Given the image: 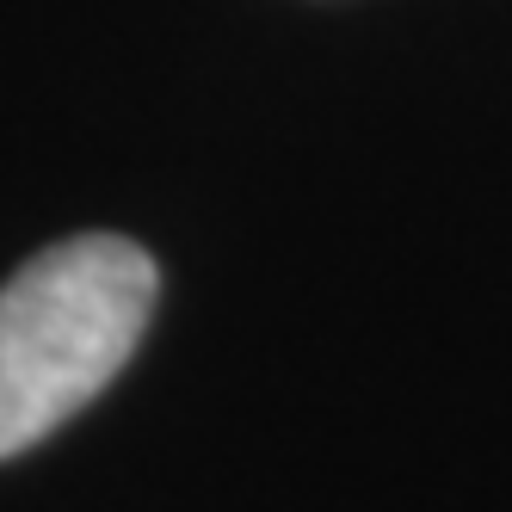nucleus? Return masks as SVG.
Wrapping results in <instances>:
<instances>
[{"label": "nucleus", "instance_id": "nucleus-1", "mask_svg": "<svg viewBox=\"0 0 512 512\" xmlns=\"http://www.w3.org/2000/svg\"><path fill=\"white\" fill-rule=\"evenodd\" d=\"M155 315V260L124 235L44 247L0 284V457L75 420Z\"/></svg>", "mask_w": 512, "mask_h": 512}]
</instances>
